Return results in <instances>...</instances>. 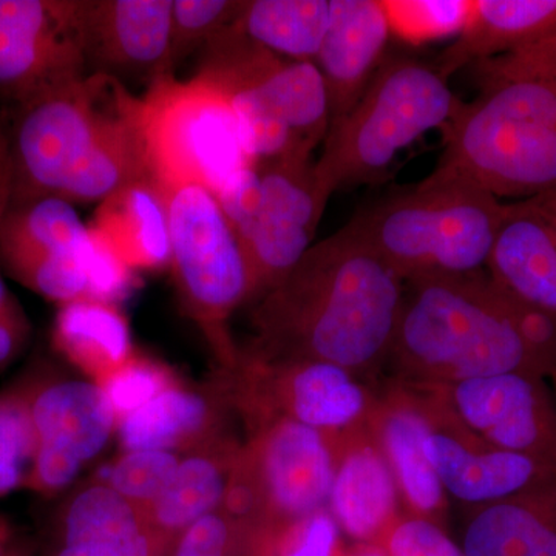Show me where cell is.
<instances>
[{
    "label": "cell",
    "instance_id": "6da1fadb",
    "mask_svg": "<svg viewBox=\"0 0 556 556\" xmlns=\"http://www.w3.org/2000/svg\"><path fill=\"white\" fill-rule=\"evenodd\" d=\"M405 281L353 223L308 249L252 313L243 356L314 361L356 375L390 356Z\"/></svg>",
    "mask_w": 556,
    "mask_h": 556
},
{
    "label": "cell",
    "instance_id": "7a4b0ae2",
    "mask_svg": "<svg viewBox=\"0 0 556 556\" xmlns=\"http://www.w3.org/2000/svg\"><path fill=\"white\" fill-rule=\"evenodd\" d=\"M390 356L419 387L525 372L556 378V318L484 270L407 281Z\"/></svg>",
    "mask_w": 556,
    "mask_h": 556
},
{
    "label": "cell",
    "instance_id": "3957f363",
    "mask_svg": "<svg viewBox=\"0 0 556 556\" xmlns=\"http://www.w3.org/2000/svg\"><path fill=\"white\" fill-rule=\"evenodd\" d=\"M431 177L525 200L556 189V79L485 87L442 130Z\"/></svg>",
    "mask_w": 556,
    "mask_h": 556
},
{
    "label": "cell",
    "instance_id": "277c9868",
    "mask_svg": "<svg viewBox=\"0 0 556 556\" xmlns=\"http://www.w3.org/2000/svg\"><path fill=\"white\" fill-rule=\"evenodd\" d=\"M507 204L460 179L428 175L351 219L404 281L485 268Z\"/></svg>",
    "mask_w": 556,
    "mask_h": 556
},
{
    "label": "cell",
    "instance_id": "5b68a950",
    "mask_svg": "<svg viewBox=\"0 0 556 556\" xmlns=\"http://www.w3.org/2000/svg\"><path fill=\"white\" fill-rule=\"evenodd\" d=\"M197 76L228 100L251 161L311 159L327 138L328 93L316 62L285 60L230 36L204 54Z\"/></svg>",
    "mask_w": 556,
    "mask_h": 556
},
{
    "label": "cell",
    "instance_id": "8992f818",
    "mask_svg": "<svg viewBox=\"0 0 556 556\" xmlns=\"http://www.w3.org/2000/svg\"><path fill=\"white\" fill-rule=\"evenodd\" d=\"M463 101L433 65L388 56L361 100L329 126L316 163L329 193L372 185L390 169L402 150L433 129L444 130Z\"/></svg>",
    "mask_w": 556,
    "mask_h": 556
},
{
    "label": "cell",
    "instance_id": "52a82bcc",
    "mask_svg": "<svg viewBox=\"0 0 556 556\" xmlns=\"http://www.w3.org/2000/svg\"><path fill=\"white\" fill-rule=\"evenodd\" d=\"M101 73L68 80L11 105V203L58 197L79 161L130 98Z\"/></svg>",
    "mask_w": 556,
    "mask_h": 556
},
{
    "label": "cell",
    "instance_id": "ba28073f",
    "mask_svg": "<svg viewBox=\"0 0 556 556\" xmlns=\"http://www.w3.org/2000/svg\"><path fill=\"white\" fill-rule=\"evenodd\" d=\"M159 188L166 200L170 266L179 298L228 369L239 356L229 336V317L252 299L247 254L211 190L190 182Z\"/></svg>",
    "mask_w": 556,
    "mask_h": 556
},
{
    "label": "cell",
    "instance_id": "9c48e42d",
    "mask_svg": "<svg viewBox=\"0 0 556 556\" xmlns=\"http://www.w3.org/2000/svg\"><path fill=\"white\" fill-rule=\"evenodd\" d=\"M336 468V433L268 420L241 447L219 510L280 535L328 507Z\"/></svg>",
    "mask_w": 556,
    "mask_h": 556
},
{
    "label": "cell",
    "instance_id": "30bf717a",
    "mask_svg": "<svg viewBox=\"0 0 556 556\" xmlns=\"http://www.w3.org/2000/svg\"><path fill=\"white\" fill-rule=\"evenodd\" d=\"M141 104L156 185L190 182L217 195L251 161L228 100L206 79L163 76L150 84Z\"/></svg>",
    "mask_w": 556,
    "mask_h": 556
},
{
    "label": "cell",
    "instance_id": "8fae6325",
    "mask_svg": "<svg viewBox=\"0 0 556 556\" xmlns=\"http://www.w3.org/2000/svg\"><path fill=\"white\" fill-rule=\"evenodd\" d=\"M225 376L229 401L254 428L285 417L325 433H343L369 413L367 391L353 372L328 362H260L239 351Z\"/></svg>",
    "mask_w": 556,
    "mask_h": 556
},
{
    "label": "cell",
    "instance_id": "7c38bea8",
    "mask_svg": "<svg viewBox=\"0 0 556 556\" xmlns=\"http://www.w3.org/2000/svg\"><path fill=\"white\" fill-rule=\"evenodd\" d=\"M257 200L237 229L252 276V299H262L313 247L331 193L311 159L254 161Z\"/></svg>",
    "mask_w": 556,
    "mask_h": 556
},
{
    "label": "cell",
    "instance_id": "4fadbf2b",
    "mask_svg": "<svg viewBox=\"0 0 556 556\" xmlns=\"http://www.w3.org/2000/svg\"><path fill=\"white\" fill-rule=\"evenodd\" d=\"M78 0H0V100L9 105L89 75Z\"/></svg>",
    "mask_w": 556,
    "mask_h": 556
},
{
    "label": "cell",
    "instance_id": "5bb4252c",
    "mask_svg": "<svg viewBox=\"0 0 556 556\" xmlns=\"http://www.w3.org/2000/svg\"><path fill=\"white\" fill-rule=\"evenodd\" d=\"M427 388L481 441L556 466V401L543 378L507 372Z\"/></svg>",
    "mask_w": 556,
    "mask_h": 556
},
{
    "label": "cell",
    "instance_id": "9a60e30c",
    "mask_svg": "<svg viewBox=\"0 0 556 556\" xmlns=\"http://www.w3.org/2000/svg\"><path fill=\"white\" fill-rule=\"evenodd\" d=\"M174 0H78V33L87 72L153 80L172 72Z\"/></svg>",
    "mask_w": 556,
    "mask_h": 556
},
{
    "label": "cell",
    "instance_id": "2e32d148",
    "mask_svg": "<svg viewBox=\"0 0 556 556\" xmlns=\"http://www.w3.org/2000/svg\"><path fill=\"white\" fill-rule=\"evenodd\" d=\"M427 402L430 428L424 450L444 492L470 506H486L556 482V466L486 444L447 409Z\"/></svg>",
    "mask_w": 556,
    "mask_h": 556
},
{
    "label": "cell",
    "instance_id": "e0dca14e",
    "mask_svg": "<svg viewBox=\"0 0 556 556\" xmlns=\"http://www.w3.org/2000/svg\"><path fill=\"white\" fill-rule=\"evenodd\" d=\"M390 35L383 0H332L331 24L316 60L327 87L329 126L361 100L386 60Z\"/></svg>",
    "mask_w": 556,
    "mask_h": 556
},
{
    "label": "cell",
    "instance_id": "ac0fdd59",
    "mask_svg": "<svg viewBox=\"0 0 556 556\" xmlns=\"http://www.w3.org/2000/svg\"><path fill=\"white\" fill-rule=\"evenodd\" d=\"M338 468L328 508L339 529L362 544L379 546L396 525L399 486L375 434L336 433Z\"/></svg>",
    "mask_w": 556,
    "mask_h": 556
},
{
    "label": "cell",
    "instance_id": "d6986e66",
    "mask_svg": "<svg viewBox=\"0 0 556 556\" xmlns=\"http://www.w3.org/2000/svg\"><path fill=\"white\" fill-rule=\"evenodd\" d=\"M485 269L522 305L556 318V225L535 204H507Z\"/></svg>",
    "mask_w": 556,
    "mask_h": 556
},
{
    "label": "cell",
    "instance_id": "ffe728a7",
    "mask_svg": "<svg viewBox=\"0 0 556 556\" xmlns=\"http://www.w3.org/2000/svg\"><path fill=\"white\" fill-rule=\"evenodd\" d=\"M30 405L36 448L56 450L87 463L116 430L108 394L86 380H49L24 387Z\"/></svg>",
    "mask_w": 556,
    "mask_h": 556
},
{
    "label": "cell",
    "instance_id": "44dd1931",
    "mask_svg": "<svg viewBox=\"0 0 556 556\" xmlns=\"http://www.w3.org/2000/svg\"><path fill=\"white\" fill-rule=\"evenodd\" d=\"M228 401L223 386L200 391L179 382L116 424L121 447L124 452H190L228 433L223 426V407Z\"/></svg>",
    "mask_w": 556,
    "mask_h": 556
},
{
    "label": "cell",
    "instance_id": "7402d4cb",
    "mask_svg": "<svg viewBox=\"0 0 556 556\" xmlns=\"http://www.w3.org/2000/svg\"><path fill=\"white\" fill-rule=\"evenodd\" d=\"M241 447L225 433L181 453L170 484L148 511L150 525L170 546L189 527L222 508Z\"/></svg>",
    "mask_w": 556,
    "mask_h": 556
},
{
    "label": "cell",
    "instance_id": "603a6c76",
    "mask_svg": "<svg viewBox=\"0 0 556 556\" xmlns=\"http://www.w3.org/2000/svg\"><path fill=\"white\" fill-rule=\"evenodd\" d=\"M460 547L466 556H556V482L471 507Z\"/></svg>",
    "mask_w": 556,
    "mask_h": 556
},
{
    "label": "cell",
    "instance_id": "cb8c5ba5",
    "mask_svg": "<svg viewBox=\"0 0 556 556\" xmlns=\"http://www.w3.org/2000/svg\"><path fill=\"white\" fill-rule=\"evenodd\" d=\"M556 30V0H471L470 16L434 67L448 79L477 62L503 56Z\"/></svg>",
    "mask_w": 556,
    "mask_h": 556
},
{
    "label": "cell",
    "instance_id": "d4e9b609",
    "mask_svg": "<svg viewBox=\"0 0 556 556\" xmlns=\"http://www.w3.org/2000/svg\"><path fill=\"white\" fill-rule=\"evenodd\" d=\"M372 427V434L415 517L434 521L444 510L445 495L424 450L430 428L427 402L397 394L378 408Z\"/></svg>",
    "mask_w": 556,
    "mask_h": 556
},
{
    "label": "cell",
    "instance_id": "484cf974",
    "mask_svg": "<svg viewBox=\"0 0 556 556\" xmlns=\"http://www.w3.org/2000/svg\"><path fill=\"white\" fill-rule=\"evenodd\" d=\"M131 270L170 266L166 200L155 179H142L102 201L89 226Z\"/></svg>",
    "mask_w": 556,
    "mask_h": 556
},
{
    "label": "cell",
    "instance_id": "4316f807",
    "mask_svg": "<svg viewBox=\"0 0 556 556\" xmlns=\"http://www.w3.org/2000/svg\"><path fill=\"white\" fill-rule=\"evenodd\" d=\"M153 178L142 129L141 98L130 94L73 170L60 199L70 204L102 203L134 182Z\"/></svg>",
    "mask_w": 556,
    "mask_h": 556
},
{
    "label": "cell",
    "instance_id": "83f0119b",
    "mask_svg": "<svg viewBox=\"0 0 556 556\" xmlns=\"http://www.w3.org/2000/svg\"><path fill=\"white\" fill-rule=\"evenodd\" d=\"M89 233L75 206L58 197L10 204L0 223V260L17 278L40 262L79 251Z\"/></svg>",
    "mask_w": 556,
    "mask_h": 556
},
{
    "label": "cell",
    "instance_id": "f1b7e54d",
    "mask_svg": "<svg viewBox=\"0 0 556 556\" xmlns=\"http://www.w3.org/2000/svg\"><path fill=\"white\" fill-rule=\"evenodd\" d=\"M53 345L94 383L137 353L129 324L118 306L90 298L61 306L54 320Z\"/></svg>",
    "mask_w": 556,
    "mask_h": 556
},
{
    "label": "cell",
    "instance_id": "f546056e",
    "mask_svg": "<svg viewBox=\"0 0 556 556\" xmlns=\"http://www.w3.org/2000/svg\"><path fill=\"white\" fill-rule=\"evenodd\" d=\"M331 14L332 0H248L232 28L285 60L316 62Z\"/></svg>",
    "mask_w": 556,
    "mask_h": 556
},
{
    "label": "cell",
    "instance_id": "4dcf8cb0",
    "mask_svg": "<svg viewBox=\"0 0 556 556\" xmlns=\"http://www.w3.org/2000/svg\"><path fill=\"white\" fill-rule=\"evenodd\" d=\"M150 535H159V532L142 508L112 486L97 484L80 492L65 510L61 546L102 541L127 543Z\"/></svg>",
    "mask_w": 556,
    "mask_h": 556
},
{
    "label": "cell",
    "instance_id": "1f68e13d",
    "mask_svg": "<svg viewBox=\"0 0 556 556\" xmlns=\"http://www.w3.org/2000/svg\"><path fill=\"white\" fill-rule=\"evenodd\" d=\"M277 538L270 530L217 510L179 536L174 556H274Z\"/></svg>",
    "mask_w": 556,
    "mask_h": 556
},
{
    "label": "cell",
    "instance_id": "d6a6232c",
    "mask_svg": "<svg viewBox=\"0 0 556 556\" xmlns=\"http://www.w3.org/2000/svg\"><path fill=\"white\" fill-rule=\"evenodd\" d=\"M391 35L409 46H426L459 36L471 0H383Z\"/></svg>",
    "mask_w": 556,
    "mask_h": 556
},
{
    "label": "cell",
    "instance_id": "836d02e7",
    "mask_svg": "<svg viewBox=\"0 0 556 556\" xmlns=\"http://www.w3.org/2000/svg\"><path fill=\"white\" fill-rule=\"evenodd\" d=\"M35 452V428L24 388L0 394V497L27 484Z\"/></svg>",
    "mask_w": 556,
    "mask_h": 556
},
{
    "label": "cell",
    "instance_id": "e575fe53",
    "mask_svg": "<svg viewBox=\"0 0 556 556\" xmlns=\"http://www.w3.org/2000/svg\"><path fill=\"white\" fill-rule=\"evenodd\" d=\"M181 455L163 450L124 452L109 468L105 485L148 514L163 495L179 466Z\"/></svg>",
    "mask_w": 556,
    "mask_h": 556
},
{
    "label": "cell",
    "instance_id": "d590c367",
    "mask_svg": "<svg viewBox=\"0 0 556 556\" xmlns=\"http://www.w3.org/2000/svg\"><path fill=\"white\" fill-rule=\"evenodd\" d=\"M244 0H174L172 7V72L197 49L230 27Z\"/></svg>",
    "mask_w": 556,
    "mask_h": 556
},
{
    "label": "cell",
    "instance_id": "8d00e7d4",
    "mask_svg": "<svg viewBox=\"0 0 556 556\" xmlns=\"http://www.w3.org/2000/svg\"><path fill=\"white\" fill-rule=\"evenodd\" d=\"M177 383L179 380L169 367L135 353L98 386L108 394L118 424Z\"/></svg>",
    "mask_w": 556,
    "mask_h": 556
},
{
    "label": "cell",
    "instance_id": "74e56055",
    "mask_svg": "<svg viewBox=\"0 0 556 556\" xmlns=\"http://www.w3.org/2000/svg\"><path fill=\"white\" fill-rule=\"evenodd\" d=\"M482 89L518 80L556 79V30L525 49L471 65Z\"/></svg>",
    "mask_w": 556,
    "mask_h": 556
},
{
    "label": "cell",
    "instance_id": "f35d334b",
    "mask_svg": "<svg viewBox=\"0 0 556 556\" xmlns=\"http://www.w3.org/2000/svg\"><path fill=\"white\" fill-rule=\"evenodd\" d=\"M379 547L387 556H466L441 526L422 517L397 519Z\"/></svg>",
    "mask_w": 556,
    "mask_h": 556
},
{
    "label": "cell",
    "instance_id": "ab89813d",
    "mask_svg": "<svg viewBox=\"0 0 556 556\" xmlns=\"http://www.w3.org/2000/svg\"><path fill=\"white\" fill-rule=\"evenodd\" d=\"M339 526L329 508L288 526L277 538L274 556H340Z\"/></svg>",
    "mask_w": 556,
    "mask_h": 556
},
{
    "label": "cell",
    "instance_id": "60d3db41",
    "mask_svg": "<svg viewBox=\"0 0 556 556\" xmlns=\"http://www.w3.org/2000/svg\"><path fill=\"white\" fill-rule=\"evenodd\" d=\"M28 334V325L20 306L0 314V367L20 353Z\"/></svg>",
    "mask_w": 556,
    "mask_h": 556
},
{
    "label": "cell",
    "instance_id": "b9f144b4",
    "mask_svg": "<svg viewBox=\"0 0 556 556\" xmlns=\"http://www.w3.org/2000/svg\"><path fill=\"white\" fill-rule=\"evenodd\" d=\"M11 192H13V175H11L9 138L3 126H0V223L9 211Z\"/></svg>",
    "mask_w": 556,
    "mask_h": 556
},
{
    "label": "cell",
    "instance_id": "7bdbcfd3",
    "mask_svg": "<svg viewBox=\"0 0 556 556\" xmlns=\"http://www.w3.org/2000/svg\"><path fill=\"white\" fill-rule=\"evenodd\" d=\"M529 201L530 203L535 204V206L540 208L543 214H546L547 217L556 225V189L548 190L546 193L533 197V199H529Z\"/></svg>",
    "mask_w": 556,
    "mask_h": 556
},
{
    "label": "cell",
    "instance_id": "ee69618b",
    "mask_svg": "<svg viewBox=\"0 0 556 556\" xmlns=\"http://www.w3.org/2000/svg\"><path fill=\"white\" fill-rule=\"evenodd\" d=\"M14 306H17L16 302L11 298L9 289H7L5 283H3L2 278H0V314L13 309Z\"/></svg>",
    "mask_w": 556,
    "mask_h": 556
},
{
    "label": "cell",
    "instance_id": "f6af8a7d",
    "mask_svg": "<svg viewBox=\"0 0 556 556\" xmlns=\"http://www.w3.org/2000/svg\"><path fill=\"white\" fill-rule=\"evenodd\" d=\"M340 556H387L386 552H383L382 547L371 546V544H362L361 547H357L356 551L351 552V554Z\"/></svg>",
    "mask_w": 556,
    "mask_h": 556
},
{
    "label": "cell",
    "instance_id": "bcb514c9",
    "mask_svg": "<svg viewBox=\"0 0 556 556\" xmlns=\"http://www.w3.org/2000/svg\"><path fill=\"white\" fill-rule=\"evenodd\" d=\"M10 541V527L3 519H0V556L7 554V546Z\"/></svg>",
    "mask_w": 556,
    "mask_h": 556
},
{
    "label": "cell",
    "instance_id": "7dc6e473",
    "mask_svg": "<svg viewBox=\"0 0 556 556\" xmlns=\"http://www.w3.org/2000/svg\"><path fill=\"white\" fill-rule=\"evenodd\" d=\"M3 556H14V555H9V554H5V555H3Z\"/></svg>",
    "mask_w": 556,
    "mask_h": 556
}]
</instances>
